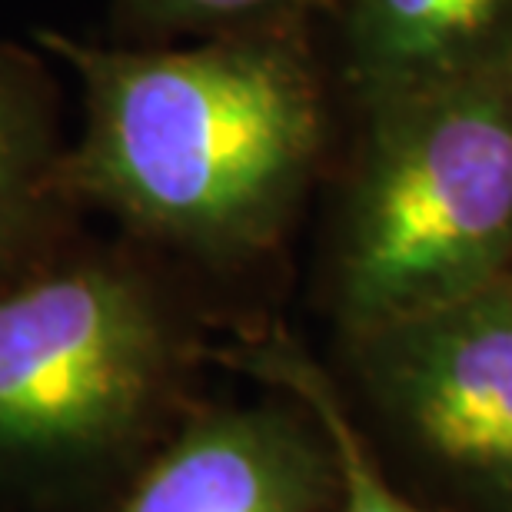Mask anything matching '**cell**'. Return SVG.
<instances>
[{"mask_svg":"<svg viewBox=\"0 0 512 512\" xmlns=\"http://www.w3.org/2000/svg\"><path fill=\"white\" fill-rule=\"evenodd\" d=\"M336 346L346 403L399 483L449 512H512V273Z\"/></svg>","mask_w":512,"mask_h":512,"instance_id":"4","label":"cell"},{"mask_svg":"<svg viewBox=\"0 0 512 512\" xmlns=\"http://www.w3.org/2000/svg\"><path fill=\"white\" fill-rule=\"evenodd\" d=\"M147 253L57 247L0 283V466L117 453L167 413L197 330Z\"/></svg>","mask_w":512,"mask_h":512,"instance_id":"3","label":"cell"},{"mask_svg":"<svg viewBox=\"0 0 512 512\" xmlns=\"http://www.w3.org/2000/svg\"><path fill=\"white\" fill-rule=\"evenodd\" d=\"M330 0H110L117 44H173L227 30L320 20Z\"/></svg>","mask_w":512,"mask_h":512,"instance_id":"9","label":"cell"},{"mask_svg":"<svg viewBox=\"0 0 512 512\" xmlns=\"http://www.w3.org/2000/svg\"><path fill=\"white\" fill-rule=\"evenodd\" d=\"M316 24L346 120L512 70V0H330Z\"/></svg>","mask_w":512,"mask_h":512,"instance_id":"6","label":"cell"},{"mask_svg":"<svg viewBox=\"0 0 512 512\" xmlns=\"http://www.w3.org/2000/svg\"><path fill=\"white\" fill-rule=\"evenodd\" d=\"M34 44L80 87L64 160L74 203L197 270L273 260L340 153L346 114L316 20L173 44L37 27Z\"/></svg>","mask_w":512,"mask_h":512,"instance_id":"1","label":"cell"},{"mask_svg":"<svg viewBox=\"0 0 512 512\" xmlns=\"http://www.w3.org/2000/svg\"><path fill=\"white\" fill-rule=\"evenodd\" d=\"M220 356L233 370H243L270 389L296 396L316 416L330 439L336 483H340L333 512H449L426 503L406 483H399L393 469L376 453L370 436L363 433L360 419L353 416L340 380L290 336H256V340L233 343Z\"/></svg>","mask_w":512,"mask_h":512,"instance_id":"8","label":"cell"},{"mask_svg":"<svg viewBox=\"0 0 512 512\" xmlns=\"http://www.w3.org/2000/svg\"><path fill=\"white\" fill-rule=\"evenodd\" d=\"M320 300L336 340L512 273V70L346 120L323 190Z\"/></svg>","mask_w":512,"mask_h":512,"instance_id":"2","label":"cell"},{"mask_svg":"<svg viewBox=\"0 0 512 512\" xmlns=\"http://www.w3.org/2000/svg\"><path fill=\"white\" fill-rule=\"evenodd\" d=\"M336 463L323 426L273 389L193 413L114 512H333Z\"/></svg>","mask_w":512,"mask_h":512,"instance_id":"5","label":"cell"},{"mask_svg":"<svg viewBox=\"0 0 512 512\" xmlns=\"http://www.w3.org/2000/svg\"><path fill=\"white\" fill-rule=\"evenodd\" d=\"M60 87L47 54L0 37V283L57 250L70 213Z\"/></svg>","mask_w":512,"mask_h":512,"instance_id":"7","label":"cell"}]
</instances>
